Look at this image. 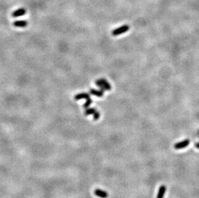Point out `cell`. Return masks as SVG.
<instances>
[{"mask_svg":"<svg viewBox=\"0 0 199 198\" xmlns=\"http://www.w3.org/2000/svg\"><path fill=\"white\" fill-rule=\"evenodd\" d=\"M129 29H130V26L128 25H123V26L112 31V35H114V36H117V35H119L120 34H123V33H125L128 30H129Z\"/></svg>","mask_w":199,"mask_h":198,"instance_id":"1","label":"cell"},{"mask_svg":"<svg viewBox=\"0 0 199 198\" xmlns=\"http://www.w3.org/2000/svg\"><path fill=\"white\" fill-rule=\"evenodd\" d=\"M190 141L188 140V139H186V140H184L181 142H179V143L175 144L174 145V148L176 149H183V148H185L186 147L188 146V145L190 144Z\"/></svg>","mask_w":199,"mask_h":198,"instance_id":"2","label":"cell"},{"mask_svg":"<svg viewBox=\"0 0 199 198\" xmlns=\"http://www.w3.org/2000/svg\"><path fill=\"white\" fill-rule=\"evenodd\" d=\"M94 194H95V196L101 198H107L108 197V194L104 191L101 190V189H95L94 191Z\"/></svg>","mask_w":199,"mask_h":198,"instance_id":"3","label":"cell"},{"mask_svg":"<svg viewBox=\"0 0 199 198\" xmlns=\"http://www.w3.org/2000/svg\"><path fill=\"white\" fill-rule=\"evenodd\" d=\"M26 11L25 8H19V9L14 11V12H12V16L13 17H19V16L25 15V14H26Z\"/></svg>","mask_w":199,"mask_h":198,"instance_id":"4","label":"cell"},{"mask_svg":"<svg viewBox=\"0 0 199 198\" xmlns=\"http://www.w3.org/2000/svg\"><path fill=\"white\" fill-rule=\"evenodd\" d=\"M166 187L165 185H162V186H161V187H160L159 189V192H158L157 198H164V196L166 193Z\"/></svg>","mask_w":199,"mask_h":198,"instance_id":"5","label":"cell"},{"mask_svg":"<svg viewBox=\"0 0 199 198\" xmlns=\"http://www.w3.org/2000/svg\"><path fill=\"white\" fill-rule=\"evenodd\" d=\"M14 26H15V27H21L23 28L25 27L28 24V23L26 21H24V20H21V21H16L13 23Z\"/></svg>","mask_w":199,"mask_h":198,"instance_id":"6","label":"cell"},{"mask_svg":"<svg viewBox=\"0 0 199 198\" xmlns=\"http://www.w3.org/2000/svg\"><path fill=\"white\" fill-rule=\"evenodd\" d=\"M90 93L93 95L98 97H103V95H104V92L101 90V91H97V90L91 89V90H90Z\"/></svg>","mask_w":199,"mask_h":198,"instance_id":"7","label":"cell"},{"mask_svg":"<svg viewBox=\"0 0 199 198\" xmlns=\"http://www.w3.org/2000/svg\"><path fill=\"white\" fill-rule=\"evenodd\" d=\"M90 97V95L89 94L86 93H80V94L77 95L75 96V100H81V99H89Z\"/></svg>","mask_w":199,"mask_h":198,"instance_id":"8","label":"cell"},{"mask_svg":"<svg viewBox=\"0 0 199 198\" xmlns=\"http://www.w3.org/2000/svg\"><path fill=\"white\" fill-rule=\"evenodd\" d=\"M99 81L101 82V83L102 84H103V86L104 87V88H105V90H110L111 88H112V87H111L110 84H109L108 82V81H106V80L104 79H99Z\"/></svg>","mask_w":199,"mask_h":198,"instance_id":"9","label":"cell"},{"mask_svg":"<svg viewBox=\"0 0 199 198\" xmlns=\"http://www.w3.org/2000/svg\"><path fill=\"white\" fill-rule=\"evenodd\" d=\"M97 111L96 109L94 108V107H92V108H87L85 109V111H84V114L86 116H88V115H90V114H93L94 113H95Z\"/></svg>","mask_w":199,"mask_h":198,"instance_id":"10","label":"cell"},{"mask_svg":"<svg viewBox=\"0 0 199 198\" xmlns=\"http://www.w3.org/2000/svg\"><path fill=\"white\" fill-rule=\"evenodd\" d=\"M92 103V100L90 99V98L86 99V102H85V104L83 105V107H84V108H88V107L91 105Z\"/></svg>","mask_w":199,"mask_h":198,"instance_id":"11","label":"cell"},{"mask_svg":"<svg viewBox=\"0 0 199 198\" xmlns=\"http://www.w3.org/2000/svg\"><path fill=\"white\" fill-rule=\"evenodd\" d=\"M93 115V119H94L95 120H97L100 117V114L97 111Z\"/></svg>","mask_w":199,"mask_h":198,"instance_id":"12","label":"cell"},{"mask_svg":"<svg viewBox=\"0 0 199 198\" xmlns=\"http://www.w3.org/2000/svg\"><path fill=\"white\" fill-rule=\"evenodd\" d=\"M195 147L199 149V143H197L196 144H195Z\"/></svg>","mask_w":199,"mask_h":198,"instance_id":"13","label":"cell"}]
</instances>
